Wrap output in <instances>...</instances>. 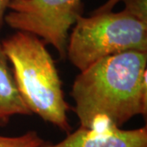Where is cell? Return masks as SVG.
Segmentation results:
<instances>
[{"instance_id":"6da1fadb","label":"cell","mask_w":147,"mask_h":147,"mask_svg":"<svg viewBox=\"0 0 147 147\" xmlns=\"http://www.w3.org/2000/svg\"><path fill=\"white\" fill-rule=\"evenodd\" d=\"M147 53L111 55L80 71L70 95L80 126L105 123L121 127L132 117L147 114Z\"/></svg>"},{"instance_id":"7a4b0ae2","label":"cell","mask_w":147,"mask_h":147,"mask_svg":"<svg viewBox=\"0 0 147 147\" xmlns=\"http://www.w3.org/2000/svg\"><path fill=\"white\" fill-rule=\"evenodd\" d=\"M7 60L13 67V76L22 99L32 114L69 133L62 83L55 62L36 35L24 31L2 41Z\"/></svg>"},{"instance_id":"3957f363","label":"cell","mask_w":147,"mask_h":147,"mask_svg":"<svg viewBox=\"0 0 147 147\" xmlns=\"http://www.w3.org/2000/svg\"><path fill=\"white\" fill-rule=\"evenodd\" d=\"M147 53V25L124 11L80 16L69 38L66 56L80 71L111 55Z\"/></svg>"},{"instance_id":"277c9868","label":"cell","mask_w":147,"mask_h":147,"mask_svg":"<svg viewBox=\"0 0 147 147\" xmlns=\"http://www.w3.org/2000/svg\"><path fill=\"white\" fill-rule=\"evenodd\" d=\"M82 0H12L4 21L12 29L41 38L64 58L69 31L82 16Z\"/></svg>"},{"instance_id":"5b68a950","label":"cell","mask_w":147,"mask_h":147,"mask_svg":"<svg viewBox=\"0 0 147 147\" xmlns=\"http://www.w3.org/2000/svg\"><path fill=\"white\" fill-rule=\"evenodd\" d=\"M40 147H147V127L123 130L110 123L92 128L80 126L59 143Z\"/></svg>"},{"instance_id":"8992f818","label":"cell","mask_w":147,"mask_h":147,"mask_svg":"<svg viewBox=\"0 0 147 147\" xmlns=\"http://www.w3.org/2000/svg\"><path fill=\"white\" fill-rule=\"evenodd\" d=\"M31 114L20 94L0 40V127L7 125L11 116Z\"/></svg>"},{"instance_id":"52a82bcc","label":"cell","mask_w":147,"mask_h":147,"mask_svg":"<svg viewBox=\"0 0 147 147\" xmlns=\"http://www.w3.org/2000/svg\"><path fill=\"white\" fill-rule=\"evenodd\" d=\"M45 142L36 131H29L18 137L0 135V147H40Z\"/></svg>"},{"instance_id":"ba28073f","label":"cell","mask_w":147,"mask_h":147,"mask_svg":"<svg viewBox=\"0 0 147 147\" xmlns=\"http://www.w3.org/2000/svg\"><path fill=\"white\" fill-rule=\"evenodd\" d=\"M123 2L125 12L147 25V0H123Z\"/></svg>"},{"instance_id":"9c48e42d","label":"cell","mask_w":147,"mask_h":147,"mask_svg":"<svg viewBox=\"0 0 147 147\" xmlns=\"http://www.w3.org/2000/svg\"><path fill=\"white\" fill-rule=\"evenodd\" d=\"M123 0H108L103 5H101L100 7L96 9L92 13H100V12L112 11L113 9H114V7L116 6V4H118L119 3L123 2Z\"/></svg>"},{"instance_id":"30bf717a","label":"cell","mask_w":147,"mask_h":147,"mask_svg":"<svg viewBox=\"0 0 147 147\" xmlns=\"http://www.w3.org/2000/svg\"><path fill=\"white\" fill-rule=\"evenodd\" d=\"M12 0H0V29L3 26V22L4 21L5 11L8 9L9 4Z\"/></svg>"}]
</instances>
